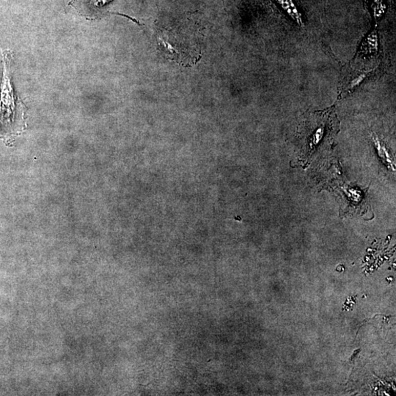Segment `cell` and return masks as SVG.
<instances>
[{
  "instance_id": "obj_1",
  "label": "cell",
  "mask_w": 396,
  "mask_h": 396,
  "mask_svg": "<svg viewBox=\"0 0 396 396\" xmlns=\"http://www.w3.org/2000/svg\"><path fill=\"white\" fill-rule=\"evenodd\" d=\"M4 59V71L0 94V117L5 131L8 133H17L21 131L22 103L15 96L11 86L10 69Z\"/></svg>"
}]
</instances>
